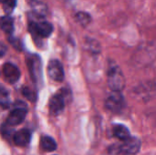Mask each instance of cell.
Returning <instances> with one entry per match:
<instances>
[{
  "label": "cell",
  "instance_id": "obj_1",
  "mask_svg": "<svg viewBox=\"0 0 156 155\" xmlns=\"http://www.w3.org/2000/svg\"><path fill=\"white\" fill-rule=\"evenodd\" d=\"M107 80L108 85L112 91L121 92L125 87L124 75L121 68L115 62H112L109 66Z\"/></svg>",
  "mask_w": 156,
  "mask_h": 155
},
{
  "label": "cell",
  "instance_id": "obj_2",
  "mask_svg": "<svg viewBox=\"0 0 156 155\" xmlns=\"http://www.w3.org/2000/svg\"><path fill=\"white\" fill-rule=\"evenodd\" d=\"M29 31L31 35L34 37H37L40 38L48 37L51 35L53 31L52 25L48 21H38V22H31L29 24Z\"/></svg>",
  "mask_w": 156,
  "mask_h": 155
},
{
  "label": "cell",
  "instance_id": "obj_3",
  "mask_svg": "<svg viewBox=\"0 0 156 155\" xmlns=\"http://www.w3.org/2000/svg\"><path fill=\"white\" fill-rule=\"evenodd\" d=\"M105 107L107 110L114 113L122 111L125 107V100L122 93L112 91V93H111L105 100Z\"/></svg>",
  "mask_w": 156,
  "mask_h": 155
},
{
  "label": "cell",
  "instance_id": "obj_4",
  "mask_svg": "<svg viewBox=\"0 0 156 155\" xmlns=\"http://www.w3.org/2000/svg\"><path fill=\"white\" fill-rule=\"evenodd\" d=\"M49 112L52 116H57L62 112L65 107V95L63 91H58L49 100Z\"/></svg>",
  "mask_w": 156,
  "mask_h": 155
},
{
  "label": "cell",
  "instance_id": "obj_5",
  "mask_svg": "<svg viewBox=\"0 0 156 155\" xmlns=\"http://www.w3.org/2000/svg\"><path fill=\"white\" fill-rule=\"evenodd\" d=\"M23 102H21V104H19L15 110H13L7 119H6V123L8 126H16L20 124L21 122H23V121L25 120L26 116H27V109L25 108L24 104H22Z\"/></svg>",
  "mask_w": 156,
  "mask_h": 155
},
{
  "label": "cell",
  "instance_id": "obj_6",
  "mask_svg": "<svg viewBox=\"0 0 156 155\" xmlns=\"http://www.w3.org/2000/svg\"><path fill=\"white\" fill-rule=\"evenodd\" d=\"M48 73L50 79L60 82L64 79V69L62 64L57 59H51L48 65Z\"/></svg>",
  "mask_w": 156,
  "mask_h": 155
},
{
  "label": "cell",
  "instance_id": "obj_7",
  "mask_svg": "<svg viewBox=\"0 0 156 155\" xmlns=\"http://www.w3.org/2000/svg\"><path fill=\"white\" fill-rule=\"evenodd\" d=\"M3 74L6 82L10 84L16 83L20 78L19 69L12 63H5L3 66Z\"/></svg>",
  "mask_w": 156,
  "mask_h": 155
},
{
  "label": "cell",
  "instance_id": "obj_8",
  "mask_svg": "<svg viewBox=\"0 0 156 155\" xmlns=\"http://www.w3.org/2000/svg\"><path fill=\"white\" fill-rule=\"evenodd\" d=\"M122 153H125L127 154L135 155L138 153L141 148V142L136 137H129L127 140L123 141L121 144Z\"/></svg>",
  "mask_w": 156,
  "mask_h": 155
},
{
  "label": "cell",
  "instance_id": "obj_9",
  "mask_svg": "<svg viewBox=\"0 0 156 155\" xmlns=\"http://www.w3.org/2000/svg\"><path fill=\"white\" fill-rule=\"evenodd\" d=\"M31 139V132L27 129H22L16 132L13 136V141L16 145L20 147L27 146Z\"/></svg>",
  "mask_w": 156,
  "mask_h": 155
},
{
  "label": "cell",
  "instance_id": "obj_10",
  "mask_svg": "<svg viewBox=\"0 0 156 155\" xmlns=\"http://www.w3.org/2000/svg\"><path fill=\"white\" fill-rule=\"evenodd\" d=\"M0 27L7 34H12L14 31V20L9 16L0 17Z\"/></svg>",
  "mask_w": 156,
  "mask_h": 155
},
{
  "label": "cell",
  "instance_id": "obj_11",
  "mask_svg": "<svg viewBox=\"0 0 156 155\" xmlns=\"http://www.w3.org/2000/svg\"><path fill=\"white\" fill-rule=\"evenodd\" d=\"M113 135L119 140L125 141L130 137V132H129V130L125 126L117 124L113 127Z\"/></svg>",
  "mask_w": 156,
  "mask_h": 155
},
{
  "label": "cell",
  "instance_id": "obj_12",
  "mask_svg": "<svg viewBox=\"0 0 156 155\" xmlns=\"http://www.w3.org/2000/svg\"><path fill=\"white\" fill-rule=\"evenodd\" d=\"M40 145L42 149L47 152H53L57 149V143L55 140L49 136H42L40 141Z\"/></svg>",
  "mask_w": 156,
  "mask_h": 155
},
{
  "label": "cell",
  "instance_id": "obj_13",
  "mask_svg": "<svg viewBox=\"0 0 156 155\" xmlns=\"http://www.w3.org/2000/svg\"><path fill=\"white\" fill-rule=\"evenodd\" d=\"M76 21L82 26H86L90 22V16L86 12H78L75 16Z\"/></svg>",
  "mask_w": 156,
  "mask_h": 155
},
{
  "label": "cell",
  "instance_id": "obj_14",
  "mask_svg": "<svg viewBox=\"0 0 156 155\" xmlns=\"http://www.w3.org/2000/svg\"><path fill=\"white\" fill-rule=\"evenodd\" d=\"M33 12L39 17H43L46 16V13H47V8H46V5L42 3H36L35 5H34V8H33Z\"/></svg>",
  "mask_w": 156,
  "mask_h": 155
},
{
  "label": "cell",
  "instance_id": "obj_15",
  "mask_svg": "<svg viewBox=\"0 0 156 155\" xmlns=\"http://www.w3.org/2000/svg\"><path fill=\"white\" fill-rule=\"evenodd\" d=\"M3 9L6 14H10L13 12L16 5V0H3Z\"/></svg>",
  "mask_w": 156,
  "mask_h": 155
},
{
  "label": "cell",
  "instance_id": "obj_16",
  "mask_svg": "<svg viewBox=\"0 0 156 155\" xmlns=\"http://www.w3.org/2000/svg\"><path fill=\"white\" fill-rule=\"evenodd\" d=\"M22 93H23V95L28 100H30V101H36V100H37V94L33 90H31L30 89H28V88H23L22 89Z\"/></svg>",
  "mask_w": 156,
  "mask_h": 155
},
{
  "label": "cell",
  "instance_id": "obj_17",
  "mask_svg": "<svg viewBox=\"0 0 156 155\" xmlns=\"http://www.w3.org/2000/svg\"><path fill=\"white\" fill-rule=\"evenodd\" d=\"M8 103V92L5 88L0 87V104H7Z\"/></svg>",
  "mask_w": 156,
  "mask_h": 155
},
{
  "label": "cell",
  "instance_id": "obj_18",
  "mask_svg": "<svg viewBox=\"0 0 156 155\" xmlns=\"http://www.w3.org/2000/svg\"><path fill=\"white\" fill-rule=\"evenodd\" d=\"M121 153H122V147H121L120 143L113 144L109 148V153L111 155L120 154Z\"/></svg>",
  "mask_w": 156,
  "mask_h": 155
},
{
  "label": "cell",
  "instance_id": "obj_19",
  "mask_svg": "<svg viewBox=\"0 0 156 155\" xmlns=\"http://www.w3.org/2000/svg\"><path fill=\"white\" fill-rule=\"evenodd\" d=\"M9 42L12 44V46H13L16 49H17V50H21V49H22V44H21V42H20L17 38L10 37V38H9Z\"/></svg>",
  "mask_w": 156,
  "mask_h": 155
},
{
  "label": "cell",
  "instance_id": "obj_20",
  "mask_svg": "<svg viewBox=\"0 0 156 155\" xmlns=\"http://www.w3.org/2000/svg\"><path fill=\"white\" fill-rule=\"evenodd\" d=\"M5 52H6V47L4 44L0 43V57L4 56L5 54Z\"/></svg>",
  "mask_w": 156,
  "mask_h": 155
},
{
  "label": "cell",
  "instance_id": "obj_21",
  "mask_svg": "<svg viewBox=\"0 0 156 155\" xmlns=\"http://www.w3.org/2000/svg\"><path fill=\"white\" fill-rule=\"evenodd\" d=\"M2 1H3V0H0V2H2Z\"/></svg>",
  "mask_w": 156,
  "mask_h": 155
}]
</instances>
